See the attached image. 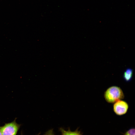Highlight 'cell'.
I'll list each match as a JSON object with an SVG mask.
<instances>
[{
  "label": "cell",
  "mask_w": 135,
  "mask_h": 135,
  "mask_svg": "<svg viewBox=\"0 0 135 135\" xmlns=\"http://www.w3.org/2000/svg\"><path fill=\"white\" fill-rule=\"evenodd\" d=\"M104 96L107 102L112 103L123 99L124 96L120 87L113 86L108 88L105 92Z\"/></svg>",
  "instance_id": "cell-1"
},
{
  "label": "cell",
  "mask_w": 135,
  "mask_h": 135,
  "mask_svg": "<svg viewBox=\"0 0 135 135\" xmlns=\"http://www.w3.org/2000/svg\"><path fill=\"white\" fill-rule=\"evenodd\" d=\"M20 126L16 120L4 126H0V130L2 135H16Z\"/></svg>",
  "instance_id": "cell-2"
},
{
  "label": "cell",
  "mask_w": 135,
  "mask_h": 135,
  "mask_svg": "<svg viewBox=\"0 0 135 135\" xmlns=\"http://www.w3.org/2000/svg\"><path fill=\"white\" fill-rule=\"evenodd\" d=\"M128 108V106L127 102L119 100L116 102L114 104L113 110L116 114L120 116L126 113Z\"/></svg>",
  "instance_id": "cell-3"
},
{
  "label": "cell",
  "mask_w": 135,
  "mask_h": 135,
  "mask_svg": "<svg viewBox=\"0 0 135 135\" xmlns=\"http://www.w3.org/2000/svg\"><path fill=\"white\" fill-rule=\"evenodd\" d=\"M133 70L130 68H127L124 72L123 77L124 80L126 82L130 81L132 78Z\"/></svg>",
  "instance_id": "cell-4"
},
{
  "label": "cell",
  "mask_w": 135,
  "mask_h": 135,
  "mask_svg": "<svg viewBox=\"0 0 135 135\" xmlns=\"http://www.w3.org/2000/svg\"><path fill=\"white\" fill-rule=\"evenodd\" d=\"M60 130L61 132V135H82L81 132L78 129L74 131H71L69 129L66 130L62 128H60Z\"/></svg>",
  "instance_id": "cell-5"
},
{
  "label": "cell",
  "mask_w": 135,
  "mask_h": 135,
  "mask_svg": "<svg viewBox=\"0 0 135 135\" xmlns=\"http://www.w3.org/2000/svg\"><path fill=\"white\" fill-rule=\"evenodd\" d=\"M135 129L131 128L128 131L124 134V135H135Z\"/></svg>",
  "instance_id": "cell-6"
},
{
  "label": "cell",
  "mask_w": 135,
  "mask_h": 135,
  "mask_svg": "<svg viewBox=\"0 0 135 135\" xmlns=\"http://www.w3.org/2000/svg\"><path fill=\"white\" fill-rule=\"evenodd\" d=\"M44 135H54L53 129H50L46 132Z\"/></svg>",
  "instance_id": "cell-7"
},
{
  "label": "cell",
  "mask_w": 135,
  "mask_h": 135,
  "mask_svg": "<svg viewBox=\"0 0 135 135\" xmlns=\"http://www.w3.org/2000/svg\"><path fill=\"white\" fill-rule=\"evenodd\" d=\"M0 135H2L1 132L0 130Z\"/></svg>",
  "instance_id": "cell-8"
},
{
  "label": "cell",
  "mask_w": 135,
  "mask_h": 135,
  "mask_svg": "<svg viewBox=\"0 0 135 135\" xmlns=\"http://www.w3.org/2000/svg\"><path fill=\"white\" fill-rule=\"evenodd\" d=\"M39 135V134H38V135Z\"/></svg>",
  "instance_id": "cell-9"
}]
</instances>
